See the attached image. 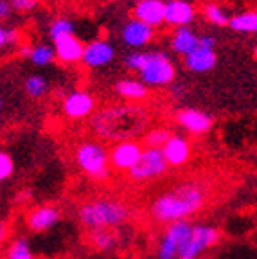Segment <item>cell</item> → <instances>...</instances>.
I'll return each instance as SVG.
<instances>
[{"instance_id":"1","label":"cell","mask_w":257,"mask_h":259,"mask_svg":"<svg viewBox=\"0 0 257 259\" xmlns=\"http://www.w3.org/2000/svg\"><path fill=\"white\" fill-rule=\"evenodd\" d=\"M210 200V186L203 180H185L157 194L148 209L149 218L160 225L193 218Z\"/></svg>"},{"instance_id":"2","label":"cell","mask_w":257,"mask_h":259,"mask_svg":"<svg viewBox=\"0 0 257 259\" xmlns=\"http://www.w3.org/2000/svg\"><path fill=\"white\" fill-rule=\"evenodd\" d=\"M148 126L149 112L139 103L105 106L90 117V130L99 141H137Z\"/></svg>"},{"instance_id":"3","label":"cell","mask_w":257,"mask_h":259,"mask_svg":"<svg viewBox=\"0 0 257 259\" xmlns=\"http://www.w3.org/2000/svg\"><path fill=\"white\" fill-rule=\"evenodd\" d=\"M132 216V210L124 202L108 196H99V198L87 200L77 209V220L81 225L89 231L97 229H112L117 231L122 227Z\"/></svg>"},{"instance_id":"4","label":"cell","mask_w":257,"mask_h":259,"mask_svg":"<svg viewBox=\"0 0 257 259\" xmlns=\"http://www.w3.org/2000/svg\"><path fill=\"white\" fill-rule=\"evenodd\" d=\"M74 160H76L77 167L96 182L108 180L110 175H112L110 150L96 139L81 141L77 144L76 151H74Z\"/></svg>"},{"instance_id":"5","label":"cell","mask_w":257,"mask_h":259,"mask_svg":"<svg viewBox=\"0 0 257 259\" xmlns=\"http://www.w3.org/2000/svg\"><path fill=\"white\" fill-rule=\"evenodd\" d=\"M175 77H177V67L171 58L162 51H151L149 61L139 72V79L148 89H164L173 83Z\"/></svg>"},{"instance_id":"6","label":"cell","mask_w":257,"mask_h":259,"mask_svg":"<svg viewBox=\"0 0 257 259\" xmlns=\"http://www.w3.org/2000/svg\"><path fill=\"white\" fill-rule=\"evenodd\" d=\"M221 239V232L218 227L207 223H193L191 234L178 252V259H200L209 248L216 247Z\"/></svg>"},{"instance_id":"7","label":"cell","mask_w":257,"mask_h":259,"mask_svg":"<svg viewBox=\"0 0 257 259\" xmlns=\"http://www.w3.org/2000/svg\"><path fill=\"white\" fill-rule=\"evenodd\" d=\"M167 167L169 164L165 160L162 150H158V148H144L141 158L128 173V177L132 182L137 184L151 182L155 178H160L162 175L167 173Z\"/></svg>"},{"instance_id":"8","label":"cell","mask_w":257,"mask_h":259,"mask_svg":"<svg viewBox=\"0 0 257 259\" xmlns=\"http://www.w3.org/2000/svg\"><path fill=\"white\" fill-rule=\"evenodd\" d=\"M191 229H193V223L189 220L175 222L165 227L157 245V259H178V252L187 236L191 234Z\"/></svg>"},{"instance_id":"9","label":"cell","mask_w":257,"mask_h":259,"mask_svg":"<svg viewBox=\"0 0 257 259\" xmlns=\"http://www.w3.org/2000/svg\"><path fill=\"white\" fill-rule=\"evenodd\" d=\"M61 112L70 121H83L96 112V97L89 90H72L63 97Z\"/></svg>"},{"instance_id":"10","label":"cell","mask_w":257,"mask_h":259,"mask_svg":"<svg viewBox=\"0 0 257 259\" xmlns=\"http://www.w3.org/2000/svg\"><path fill=\"white\" fill-rule=\"evenodd\" d=\"M144 151V144L139 141H121L110 148V166L112 171L130 173Z\"/></svg>"},{"instance_id":"11","label":"cell","mask_w":257,"mask_h":259,"mask_svg":"<svg viewBox=\"0 0 257 259\" xmlns=\"http://www.w3.org/2000/svg\"><path fill=\"white\" fill-rule=\"evenodd\" d=\"M113 60H115L113 44L105 38H97V40H92L84 45L81 63L89 69H103V67H108Z\"/></svg>"},{"instance_id":"12","label":"cell","mask_w":257,"mask_h":259,"mask_svg":"<svg viewBox=\"0 0 257 259\" xmlns=\"http://www.w3.org/2000/svg\"><path fill=\"white\" fill-rule=\"evenodd\" d=\"M153 38H155V29L137 18L126 20L121 27V41L135 51H144L146 45L153 41Z\"/></svg>"},{"instance_id":"13","label":"cell","mask_w":257,"mask_h":259,"mask_svg":"<svg viewBox=\"0 0 257 259\" xmlns=\"http://www.w3.org/2000/svg\"><path fill=\"white\" fill-rule=\"evenodd\" d=\"M61 218V210L54 205H49V203H44V205H36L32 207L25 214V225L31 232H47L51 231Z\"/></svg>"},{"instance_id":"14","label":"cell","mask_w":257,"mask_h":259,"mask_svg":"<svg viewBox=\"0 0 257 259\" xmlns=\"http://www.w3.org/2000/svg\"><path fill=\"white\" fill-rule=\"evenodd\" d=\"M178 126L191 135H203L212 128V117L200 108H180L175 115Z\"/></svg>"},{"instance_id":"15","label":"cell","mask_w":257,"mask_h":259,"mask_svg":"<svg viewBox=\"0 0 257 259\" xmlns=\"http://www.w3.org/2000/svg\"><path fill=\"white\" fill-rule=\"evenodd\" d=\"M133 18L144 22L149 27H160L165 24V2L164 0H142L133 8Z\"/></svg>"},{"instance_id":"16","label":"cell","mask_w":257,"mask_h":259,"mask_svg":"<svg viewBox=\"0 0 257 259\" xmlns=\"http://www.w3.org/2000/svg\"><path fill=\"white\" fill-rule=\"evenodd\" d=\"M54 51H56V60L63 65H74L83 60L84 45L76 34H67L54 41Z\"/></svg>"},{"instance_id":"17","label":"cell","mask_w":257,"mask_h":259,"mask_svg":"<svg viewBox=\"0 0 257 259\" xmlns=\"http://www.w3.org/2000/svg\"><path fill=\"white\" fill-rule=\"evenodd\" d=\"M196 18V8L187 0L165 2V24L171 27H187Z\"/></svg>"},{"instance_id":"18","label":"cell","mask_w":257,"mask_h":259,"mask_svg":"<svg viewBox=\"0 0 257 259\" xmlns=\"http://www.w3.org/2000/svg\"><path fill=\"white\" fill-rule=\"evenodd\" d=\"M162 153H164L169 166L180 167L184 164H187L191 158V142L184 135L173 134L171 139L165 142L164 148H162Z\"/></svg>"},{"instance_id":"19","label":"cell","mask_w":257,"mask_h":259,"mask_svg":"<svg viewBox=\"0 0 257 259\" xmlns=\"http://www.w3.org/2000/svg\"><path fill=\"white\" fill-rule=\"evenodd\" d=\"M185 69L193 74H207L216 67L218 63V54L216 49H205L198 45L196 51L184 58Z\"/></svg>"},{"instance_id":"20","label":"cell","mask_w":257,"mask_h":259,"mask_svg":"<svg viewBox=\"0 0 257 259\" xmlns=\"http://www.w3.org/2000/svg\"><path fill=\"white\" fill-rule=\"evenodd\" d=\"M115 94L126 103H141L149 96V89L139 77H122L115 83Z\"/></svg>"},{"instance_id":"21","label":"cell","mask_w":257,"mask_h":259,"mask_svg":"<svg viewBox=\"0 0 257 259\" xmlns=\"http://www.w3.org/2000/svg\"><path fill=\"white\" fill-rule=\"evenodd\" d=\"M198 45H200V36L191 27H178L173 31V36H171V49H173V53L185 58L189 56L193 51H196Z\"/></svg>"},{"instance_id":"22","label":"cell","mask_w":257,"mask_h":259,"mask_svg":"<svg viewBox=\"0 0 257 259\" xmlns=\"http://www.w3.org/2000/svg\"><path fill=\"white\" fill-rule=\"evenodd\" d=\"M87 238H89L90 247L99 252H110L119 245V234H117V231H112V229L89 231L87 232Z\"/></svg>"},{"instance_id":"23","label":"cell","mask_w":257,"mask_h":259,"mask_svg":"<svg viewBox=\"0 0 257 259\" xmlns=\"http://www.w3.org/2000/svg\"><path fill=\"white\" fill-rule=\"evenodd\" d=\"M229 27L236 32H245V34L257 32V9H250V11L232 15Z\"/></svg>"},{"instance_id":"24","label":"cell","mask_w":257,"mask_h":259,"mask_svg":"<svg viewBox=\"0 0 257 259\" xmlns=\"http://www.w3.org/2000/svg\"><path fill=\"white\" fill-rule=\"evenodd\" d=\"M201 13H203V16L210 22V24L218 25V27H229L230 18H232L229 9L223 8V6L218 4V2H207V4H203Z\"/></svg>"},{"instance_id":"25","label":"cell","mask_w":257,"mask_h":259,"mask_svg":"<svg viewBox=\"0 0 257 259\" xmlns=\"http://www.w3.org/2000/svg\"><path fill=\"white\" fill-rule=\"evenodd\" d=\"M56 60V51L53 45L49 44H36L31 47V54H29V61L34 67H47Z\"/></svg>"},{"instance_id":"26","label":"cell","mask_w":257,"mask_h":259,"mask_svg":"<svg viewBox=\"0 0 257 259\" xmlns=\"http://www.w3.org/2000/svg\"><path fill=\"white\" fill-rule=\"evenodd\" d=\"M24 90L31 99H41L49 92V81L41 74H32L24 81Z\"/></svg>"},{"instance_id":"27","label":"cell","mask_w":257,"mask_h":259,"mask_svg":"<svg viewBox=\"0 0 257 259\" xmlns=\"http://www.w3.org/2000/svg\"><path fill=\"white\" fill-rule=\"evenodd\" d=\"M171 135L173 134L167 128H151L144 134L142 144H144V148H158V150H162L165 142L171 139Z\"/></svg>"},{"instance_id":"28","label":"cell","mask_w":257,"mask_h":259,"mask_svg":"<svg viewBox=\"0 0 257 259\" xmlns=\"http://www.w3.org/2000/svg\"><path fill=\"white\" fill-rule=\"evenodd\" d=\"M6 259H34V254L31 250L27 238H16L8 248V257Z\"/></svg>"},{"instance_id":"29","label":"cell","mask_w":257,"mask_h":259,"mask_svg":"<svg viewBox=\"0 0 257 259\" xmlns=\"http://www.w3.org/2000/svg\"><path fill=\"white\" fill-rule=\"evenodd\" d=\"M149 56H151V51H133V53L126 54L122 63H124V67L128 70H133V72L139 74L149 61Z\"/></svg>"},{"instance_id":"30","label":"cell","mask_w":257,"mask_h":259,"mask_svg":"<svg viewBox=\"0 0 257 259\" xmlns=\"http://www.w3.org/2000/svg\"><path fill=\"white\" fill-rule=\"evenodd\" d=\"M67 34H76L74 32V22H70L68 18H56V20L51 22V25H49V36H51V40L56 41L58 38L67 36Z\"/></svg>"},{"instance_id":"31","label":"cell","mask_w":257,"mask_h":259,"mask_svg":"<svg viewBox=\"0 0 257 259\" xmlns=\"http://www.w3.org/2000/svg\"><path fill=\"white\" fill-rule=\"evenodd\" d=\"M20 31L18 27H8V25L0 24V49L4 47H16L20 45Z\"/></svg>"},{"instance_id":"32","label":"cell","mask_w":257,"mask_h":259,"mask_svg":"<svg viewBox=\"0 0 257 259\" xmlns=\"http://www.w3.org/2000/svg\"><path fill=\"white\" fill-rule=\"evenodd\" d=\"M15 173V160L8 151L0 150V182H6Z\"/></svg>"},{"instance_id":"33","label":"cell","mask_w":257,"mask_h":259,"mask_svg":"<svg viewBox=\"0 0 257 259\" xmlns=\"http://www.w3.org/2000/svg\"><path fill=\"white\" fill-rule=\"evenodd\" d=\"M13 6V9L18 13H31L38 8L40 0H9Z\"/></svg>"},{"instance_id":"34","label":"cell","mask_w":257,"mask_h":259,"mask_svg":"<svg viewBox=\"0 0 257 259\" xmlns=\"http://www.w3.org/2000/svg\"><path fill=\"white\" fill-rule=\"evenodd\" d=\"M13 13V6L9 0H0V22L8 20Z\"/></svg>"},{"instance_id":"35","label":"cell","mask_w":257,"mask_h":259,"mask_svg":"<svg viewBox=\"0 0 257 259\" xmlns=\"http://www.w3.org/2000/svg\"><path fill=\"white\" fill-rule=\"evenodd\" d=\"M200 47L216 49V38H214L212 34H201L200 36Z\"/></svg>"},{"instance_id":"36","label":"cell","mask_w":257,"mask_h":259,"mask_svg":"<svg viewBox=\"0 0 257 259\" xmlns=\"http://www.w3.org/2000/svg\"><path fill=\"white\" fill-rule=\"evenodd\" d=\"M29 54H31V45H27V44L16 45V56L18 58H27L29 60Z\"/></svg>"},{"instance_id":"37","label":"cell","mask_w":257,"mask_h":259,"mask_svg":"<svg viewBox=\"0 0 257 259\" xmlns=\"http://www.w3.org/2000/svg\"><path fill=\"white\" fill-rule=\"evenodd\" d=\"M6 238H8V225H6V223L0 220V245L4 243Z\"/></svg>"},{"instance_id":"38","label":"cell","mask_w":257,"mask_h":259,"mask_svg":"<svg viewBox=\"0 0 257 259\" xmlns=\"http://www.w3.org/2000/svg\"><path fill=\"white\" fill-rule=\"evenodd\" d=\"M253 58H255V60H257V45H255V47H253Z\"/></svg>"},{"instance_id":"39","label":"cell","mask_w":257,"mask_h":259,"mask_svg":"<svg viewBox=\"0 0 257 259\" xmlns=\"http://www.w3.org/2000/svg\"><path fill=\"white\" fill-rule=\"evenodd\" d=\"M130 2H133V4H139V2H142V0H130Z\"/></svg>"},{"instance_id":"40","label":"cell","mask_w":257,"mask_h":259,"mask_svg":"<svg viewBox=\"0 0 257 259\" xmlns=\"http://www.w3.org/2000/svg\"><path fill=\"white\" fill-rule=\"evenodd\" d=\"M0 110H2V97H0Z\"/></svg>"},{"instance_id":"41","label":"cell","mask_w":257,"mask_h":259,"mask_svg":"<svg viewBox=\"0 0 257 259\" xmlns=\"http://www.w3.org/2000/svg\"><path fill=\"white\" fill-rule=\"evenodd\" d=\"M164 2H175V0H164Z\"/></svg>"},{"instance_id":"42","label":"cell","mask_w":257,"mask_h":259,"mask_svg":"<svg viewBox=\"0 0 257 259\" xmlns=\"http://www.w3.org/2000/svg\"><path fill=\"white\" fill-rule=\"evenodd\" d=\"M0 124H2V121H0Z\"/></svg>"}]
</instances>
